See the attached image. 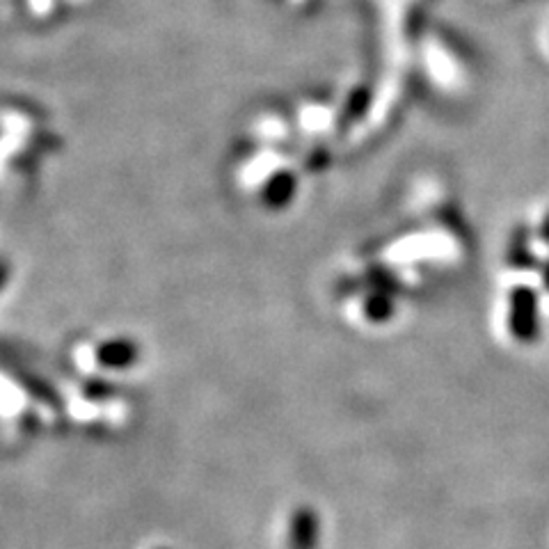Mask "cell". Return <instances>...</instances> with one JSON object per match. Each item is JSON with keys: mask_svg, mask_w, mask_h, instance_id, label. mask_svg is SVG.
<instances>
[{"mask_svg": "<svg viewBox=\"0 0 549 549\" xmlns=\"http://www.w3.org/2000/svg\"><path fill=\"white\" fill-rule=\"evenodd\" d=\"M318 538H321V527H318V517L314 511L302 508L291 517L289 549H316Z\"/></svg>", "mask_w": 549, "mask_h": 549, "instance_id": "6da1fadb", "label": "cell"}]
</instances>
